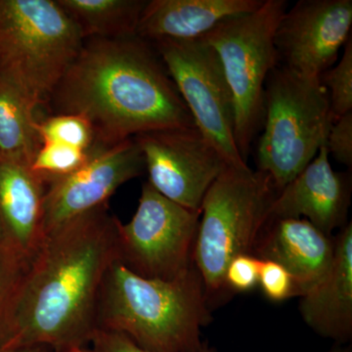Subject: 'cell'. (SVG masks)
Wrapping results in <instances>:
<instances>
[{
  "instance_id": "6da1fadb",
  "label": "cell",
  "mask_w": 352,
  "mask_h": 352,
  "mask_svg": "<svg viewBox=\"0 0 352 352\" xmlns=\"http://www.w3.org/2000/svg\"><path fill=\"white\" fill-rule=\"evenodd\" d=\"M119 222L105 205L46 236L21 283L6 349L85 346L102 284L119 258Z\"/></svg>"
},
{
  "instance_id": "7a4b0ae2",
  "label": "cell",
  "mask_w": 352,
  "mask_h": 352,
  "mask_svg": "<svg viewBox=\"0 0 352 352\" xmlns=\"http://www.w3.org/2000/svg\"><path fill=\"white\" fill-rule=\"evenodd\" d=\"M50 99L58 113L87 118L105 146L196 127L156 50L138 36L85 39Z\"/></svg>"
},
{
  "instance_id": "3957f363",
  "label": "cell",
  "mask_w": 352,
  "mask_h": 352,
  "mask_svg": "<svg viewBox=\"0 0 352 352\" xmlns=\"http://www.w3.org/2000/svg\"><path fill=\"white\" fill-rule=\"evenodd\" d=\"M208 305L195 264L171 280L149 279L118 258L102 284L97 329L122 333L149 352H198L201 329L212 320Z\"/></svg>"
},
{
  "instance_id": "277c9868",
  "label": "cell",
  "mask_w": 352,
  "mask_h": 352,
  "mask_svg": "<svg viewBox=\"0 0 352 352\" xmlns=\"http://www.w3.org/2000/svg\"><path fill=\"white\" fill-rule=\"evenodd\" d=\"M278 192L270 175L250 166H228L208 190L201 201L193 263L208 303L229 292L226 273L230 261L241 254L254 256Z\"/></svg>"
},
{
  "instance_id": "5b68a950",
  "label": "cell",
  "mask_w": 352,
  "mask_h": 352,
  "mask_svg": "<svg viewBox=\"0 0 352 352\" xmlns=\"http://www.w3.org/2000/svg\"><path fill=\"white\" fill-rule=\"evenodd\" d=\"M53 0H0V73L34 108L50 101L85 43Z\"/></svg>"
},
{
  "instance_id": "8992f818",
  "label": "cell",
  "mask_w": 352,
  "mask_h": 352,
  "mask_svg": "<svg viewBox=\"0 0 352 352\" xmlns=\"http://www.w3.org/2000/svg\"><path fill=\"white\" fill-rule=\"evenodd\" d=\"M333 116L327 90L278 64L264 87V119L258 146V170L278 191L326 145Z\"/></svg>"
},
{
  "instance_id": "52a82bcc",
  "label": "cell",
  "mask_w": 352,
  "mask_h": 352,
  "mask_svg": "<svg viewBox=\"0 0 352 352\" xmlns=\"http://www.w3.org/2000/svg\"><path fill=\"white\" fill-rule=\"evenodd\" d=\"M287 9L285 0H263L256 10L227 18L201 38L217 52L230 87L236 143L247 163L263 129L264 87L279 64L275 34Z\"/></svg>"
},
{
  "instance_id": "ba28073f",
  "label": "cell",
  "mask_w": 352,
  "mask_h": 352,
  "mask_svg": "<svg viewBox=\"0 0 352 352\" xmlns=\"http://www.w3.org/2000/svg\"><path fill=\"white\" fill-rule=\"evenodd\" d=\"M173 78L196 129L230 168H249L235 139L232 94L214 48L204 39L151 43Z\"/></svg>"
},
{
  "instance_id": "9c48e42d",
  "label": "cell",
  "mask_w": 352,
  "mask_h": 352,
  "mask_svg": "<svg viewBox=\"0 0 352 352\" xmlns=\"http://www.w3.org/2000/svg\"><path fill=\"white\" fill-rule=\"evenodd\" d=\"M201 210L168 200L143 184L131 221L118 224L119 261L149 279L171 280L193 264Z\"/></svg>"
},
{
  "instance_id": "30bf717a",
  "label": "cell",
  "mask_w": 352,
  "mask_h": 352,
  "mask_svg": "<svg viewBox=\"0 0 352 352\" xmlns=\"http://www.w3.org/2000/svg\"><path fill=\"white\" fill-rule=\"evenodd\" d=\"M134 139L142 153L147 182L189 210H201L208 190L228 168L196 127L146 132Z\"/></svg>"
},
{
  "instance_id": "8fae6325",
  "label": "cell",
  "mask_w": 352,
  "mask_h": 352,
  "mask_svg": "<svg viewBox=\"0 0 352 352\" xmlns=\"http://www.w3.org/2000/svg\"><path fill=\"white\" fill-rule=\"evenodd\" d=\"M351 0H300L282 16L275 34L279 65L308 80L339 60L351 36Z\"/></svg>"
},
{
  "instance_id": "7c38bea8",
  "label": "cell",
  "mask_w": 352,
  "mask_h": 352,
  "mask_svg": "<svg viewBox=\"0 0 352 352\" xmlns=\"http://www.w3.org/2000/svg\"><path fill=\"white\" fill-rule=\"evenodd\" d=\"M144 170L135 139L101 146L80 170L46 186L45 237L71 220L105 206L122 184L138 177Z\"/></svg>"
},
{
  "instance_id": "4fadbf2b",
  "label": "cell",
  "mask_w": 352,
  "mask_h": 352,
  "mask_svg": "<svg viewBox=\"0 0 352 352\" xmlns=\"http://www.w3.org/2000/svg\"><path fill=\"white\" fill-rule=\"evenodd\" d=\"M326 146L283 189L270 208V219H302L332 236L347 223L351 176L332 168Z\"/></svg>"
},
{
  "instance_id": "5bb4252c",
  "label": "cell",
  "mask_w": 352,
  "mask_h": 352,
  "mask_svg": "<svg viewBox=\"0 0 352 352\" xmlns=\"http://www.w3.org/2000/svg\"><path fill=\"white\" fill-rule=\"evenodd\" d=\"M45 192L29 164L0 157V245L27 266L45 240Z\"/></svg>"
},
{
  "instance_id": "9a60e30c",
  "label": "cell",
  "mask_w": 352,
  "mask_h": 352,
  "mask_svg": "<svg viewBox=\"0 0 352 352\" xmlns=\"http://www.w3.org/2000/svg\"><path fill=\"white\" fill-rule=\"evenodd\" d=\"M335 241L303 219H270L254 249L261 261L279 263L305 296L326 276L332 265Z\"/></svg>"
},
{
  "instance_id": "2e32d148",
  "label": "cell",
  "mask_w": 352,
  "mask_h": 352,
  "mask_svg": "<svg viewBox=\"0 0 352 352\" xmlns=\"http://www.w3.org/2000/svg\"><path fill=\"white\" fill-rule=\"evenodd\" d=\"M335 254L330 270L300 298L303 321L315 333L346 342L352 337V224L333 237Z\"/></svg>"
},
{
  "instance_id": "e0dca14e",
  "label": "cell",
  "mask_w": 352,
  "mask_h": 352,
  "mask_svg": "<svg viewBox=\"0 0 352 352\" xmlns=\"http://www.w3.org/2000/svg\"><path fill=\"white\" fill-rule=\"evenodd\" d=\"M263 0H152L146 1L136 36L148 43L203 38L222 21L256 10Z\"/></svg>"
},
{
  "instance_id": "ac0fdd59",
  "label": "cell",
  "mask_w": 352,
  "mask_h": 352,
  "mask_svg": "<svg viewBox=\"0 0 352 352\" xmlns=\"http://www.w3.org/2000/svg\"><path fill=\"white\" fill-rule=\"evenodd\" d=\"M36 108L0 73V157L31 164L41 147Z\"/></svg>"
},
{
  "instance_id": "d6986e66",
  "label": "cell",
  "mask_w": 352,
  "mask_h": 352,
  "mask_svg": "<svg viewBox=\"0 0 352 352\" xmlns=\"http://www.w3.org/2000/svg\"><path fill=\"white\" fill-rule=\"evenodd\" d=\"M80 28L83 38H122L136 36L146 1L140 0H58Z\"/></svg>"
},
{
  "instance_id": "ffe728a7",
  "label": "cell",
  "mask_w": 352,
  "mask_h": 352,
  "mask_svg": "<svg viewBox=\"0 0 352 352\" xmlns=\"http://www.w3.org/2000/svg\"><path fill=\"white\" fill-rule=\"evenodd\" d=\"M98 148L87 151L60 143L41 142L30 168L47 186L51 182L80 170Z\"/></svg>"
},
{
  "instance_id": "44dd1931",
  "label": "cell",
  "mask_w": 352,
  "mask_h": 352,
  "mask_svg": "<svg viewBox=\"0 0 352 352\" xmlns=\"http://www.w3.org/2000/svg\"><path fill=\"white\" fill-rule=\"evenodd\" d=\"M41 142H55L92 151L102 145L91 122L82 115L56 113L36 124Z\"/></svg>"
},
{
  "instance_id": "7402d4cb",
  "label": "cell",
  "mask_w": 352,
  "mask_h": 352,
  "mask_svg": "<svg viewBox=\"0 0 352 352\" xmlns=\"http://www.w3.org/2000/svg\"><path fill=\"white\" fill-rule=\"evenodd\" d=\"M29 266L0 245V351L10 340L16 298Z\"/></svg>"
},
{
  "instance_id": "603a6c76",
  "label": "cell",
  "mask_w": 352,
  "mask_h": 352,
  "mask_svg": "<svg viewBox=\"0 0 352 352\" xmlns=\"http://www.w3.org/2000/svg\"><path fill=\"white\" fill-rule=\"evenodd\" d=\"M327 90L333 119L352 112V41L344 44L342 57L319 78Z\"/></svg>"
},
{
  "instance_id": "cb8c5ba5",
  "label": "cell",
  "mask_w": 352,
  "mask_h": 352,
  "mask_svg": "<svg viewBox=\"0 0 352 352\" xmlns=\"http://www.w3.org/2000/svg\"><path fill=\"white\" fill-rule=\"evenodd\" d=\"M258 284L264 296L272 302H283L296 296L291 275L283 266L274 261H261Z\"/></svg>"
},
{
  "instance_id": "d4e9b609",
  "label": "cell",
  "mask_w": 352,
  "mask_h": 352,
  "mask_svg": "<svg viewBox=\"0 0 352 352\" xmlns=\"http://www.w3.org/2000/svg\"><path fill=\"white\" fill-rule=\"evenodd\" d=\"M261 259L252 254L236 256L227 266L226 283L229 292H249L258 285Z\"/></svg>"
},
{
  "instance_id": "484cf974",
  "label": "cell",
  "mask_w": 352,
  "mask_h": 352,
  "mask_svg": "<svg viewBox=\"0 0 352 352\" xmlns=\"http://www.w3.org/2000/svg\"><path fill=\"white\" fill-rule=\"evenodd\" d=\"M326 148L339 163L352 166V112L333 120L329 129Z\"/></svg>"
},
{
  "instance_id": "4316f807",
  "label": "cell",
  "mask_w": 352,
  "mask_h": 352,
  "mask_svg": "<svg viewBox=\"0 0 352 352\" xmlns=\"http://www.w3.org/2000/svg\"><path fill=\"white\" fill-rule=\"evenodd\" d=\"M87 344L88 347L85 349L87 352H149L122 333L103 329H96Z\"/></svg>"
},
{
  "instance_id": "83f0119b",
  "label": "cell",
  "mask_w": 352,
  "mask_h": 352,
  "mask_svg": "<svg viewBox=\"0 0 352 352\" xmlns=\"http://www.w3.org/2000/svg\"><path fill=\"white\" fill-rule=\"evenodd\" d=\"M0 352H50V349L46 346H20L11 347V349H3Z\"/></svg>"
},
{
  "instance_id": "f1b7e54d",
  "label": "cell",
  "mask_w": 352,
  "mask_h": 352,
  "mask_svg": "<svg viewBox=\"0 0 352 352\" xmlns=\"http://www.w3.org/2000/svg\"><path fill=\"white\" fill-rule=\"evenodd\" d=\"M198 352H215L214 349H210L207 346V344H204L203 346H201V349ZM329 352H351L349 351V349H342V347H337V349H333L332 351Z\"/></svg>"
},
{
  "instance_id": "f546056e",
  "label": "cell",
  "mask_w": 352,
  "mask_h": 352,
  "mask_svg": "<svg viewBox=\"0 0 352 352\" xmlns=\"http://www.w3.org/2000/svg\"><path fill=\"white\" fill-rule=\"evenodd\" d=\"M53 352H87L82 346H69L64 349H54Z\"/></svg>"
}]
</instances>
